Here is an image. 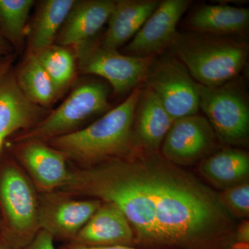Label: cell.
<instances>
[{
  "mask_svg": "<svg viewBox=\"0 0 249 249\" xmlns=\"http://www.w3.org/2000/svg\"><path fill=\"white\" fill-rule=\"evenodd\" d=\"M139 162L155 202L159 243H194L224 225L222 204L201 183L154 156Z\"/></svg>",
  "mask_w": 249,
  "mask_h": 249,
  "instance_id": "obj_1",
  "label": "cell"
},
{
  "mask_svg": "<svg viewBox=\"0 0 249 249\" xmlns=\"http://www.w3.org/2000/svg\"><path fill=\"white\" fill-rule=\"evenodd\" d=\"M71 194L99 198L122 211L139 238L159 243L155 205L139 162L111 160L70 173L62 186Z\"/></svg>",
  "mask_w": 249,
  "mask_h": 249,
  "instance_id": "obj_2",
  "label": "cell"
},
{
  "mask_svg": "<svg viewBox=\"0 0 249 249\" xmlns=\"http://www.w3.org/2000/svg\"><path fill=\"white\" fill-rule=\"evenodd\" d=\"M142 88L88 127L51 139L58 151L72 160L86 163L106 161L134 150L132 128L134 110Z\"/></svg>",
  "mask_w": 249,
  "mask_h": 249,
  "instance_id": "obj_3",
  "label": "cell"
},
{
  "mask_svg": "<svg viewBox=\"0 0 249 249\" xmlns=\"http://www.w3.org/2000/svg\"><path fill=\"white\" fill-rule=\"evenodd\" d=\"M172 55L186 67L196 83L217 86L235 79L249 58V43L239 36L178 33Z\"/></svg>",
  "mask_w": 249,
  "mask_h": 249,
  "instance_id": "obj_4",
  "label": "cell"
},
{
  "mask_svg": "<svg viewBox=\"0 0 249 249\" xmlns=\"http://www.w3.org/2000/svg\"><path fill=\"white\" fill-rule=\"evenodd\" d=\"M199 109L204 111L216 137L224 143L240 145L249 132L247 91L237 78L214 87L198 83Z\"/></svg>",
  "mask_w": 249,
  "mask_h": 249,
  "instance_id": "obj_5",
  "label": "cell"
},
{
  "mask_svg": "<svg viewBox=\"0 0 249 249\" xmlns=\"http://www.w3.org/2000/svg\"><path fill=\"white\" fill-rule=\"evenodd\" d=\"M143 84L155 93L173 121L199 110L198 83L170 53L155 57Z\"/></svg>",
  "mask_w": 249,
  "mask_h": 249,
  "instance_id": "obj_6",
  "label": "cell"
},
{
  "mask_svg": "<svg viewBox=\"0 0 249 249\" xmlns=\"http://www.w3.org/2000/svg\"><path fill=\"white\" fill-rule=\"evenodd\" d=\"M76 49L82 72L103 77L119 95L132 91L145 82L155 58L132 56L91 43Z\"/></svg>",
  "mask_w": 249,
  "mask_h": 249,
  "instance_id": "obj_7",
  "label": "cell"
},
{
  "mask_svg": "<svg viewBox=\"0 0 249 249\" xmlns=\"http://www.w3.org/2000/svg\"><path fill=\"white\" fill-rule=\"evenodd\" d=\"M108 93L107 87L98 82L80 85L24 139L40 142L70 133L87 119L107 110Z\"/></svg>",
  "mask_w": 249,
  "mask_h": 249,
  "instance_id": "obj_8",
  "label": "cell"
},
{
  "mask_svg": "<svg viewBox=\"0 0 249 249\" xmlns=\"http://www.w3.org/2000/svg\"><path fill=\"white\" fill-rule=\"evenodd\" d=\"M191 0L160 1L157 9L124 49L126 55L156 57L169 49L178 34V23Z\"/></svg>",
  "mask_w": 249,
  "mask_h": 249,
  "instance_id": "obj_9",
  "label": "cell"
},
{
  "mask_svg": "<svg viewBox=\"0 0 249 249\" xmlns=\"http://www.w3.org/2000/svg\"><path fill=\"white\" fill-rule=\"evenodd\" d=\"M216 138L205 116H184L173 121L162 142V154L173 163H191L206 155L213 147Z\"/></svg>",
  "mask_w": 249,
  "mask_h": 249,
  "instance_id": "obj_10",
  "label": "cell"
},
{
  "mask_svg": "<svg viewBox=\"0 0 249 249\" xmlns=\"http://www.w3.org/2000/svg\"><path fill=\"white\" fill-rule=\"evenodd\" d=\"M0 196L11 227L24 247L39 227V210L34 190L17 168L9 167L0 179Z\"/></svg>",
  "mask_w": 249,
  "mask_h": 249,
  "instance_id": "obj_11",
  "label": "cell"
},
{
  "mask_svg": "<svg viewBox=\"0 0 249 249\" xmlns=\"http://www.w3.org/2000/svg\"><path fill=\"white\" fill-rule=\"evenodd\" d=\"M173 121L155 93L146 87H142L132 123L134 148L151 154L157 151Z\"/></svg>",
  "mask_w": 249,
  "mask_h": 249,
  "instance_id": "obj_12",
  "label": "cell"
},
{
  "mask_svg": "<svg viewBox=\"0 0 249 249\" xmlns=\"http://www.w3.org/2000/svg\"><path fill=\"white\" fill-rule=\"evenodd\" d=\"M113 0H88L75 2L60 29L58 43L79 47L90 40L107 22L114 9Z\"/></svg>",
  "mask_w": 249,
  "mask_h": 249,
  "instance_id": "obj_13",
  "label": "cell"
},
{
  "mask_svg": "<svg viewBox=\"0 0 249 249\" xmlns=\"http://www.w3.org/2000/svg\"><path fill=\"white\" fill-rule=\"evenodd\" d=\"M133 238L130 223L122 211L107 203L101 205L80 229L75 244L87 247L127 246Z\"/></svg>",
  "mask_w": 249,
  "mask_h": 249,
  "instance_id": "obj_14",
  "label": "cell"
},
{
  "mask_svg": "<svg viewBox=\"0 0 249 249\" xmlns=\"http://www.w3.org/2000/svg\"><path fill=\"white\" fill-rule=\"evenodd\" d=\"M249 24V9L226 4L197 5L186 18L192 32L209 35L240 37Z\"/></svg>",
  "mask_w": 249,
  "mask_h": 249,
  "instance_id": "obj_15",
  "label": "cell"
},
{
  "mask_svg": "<svg viewBox=\"0 0 249 249\" xmlns=\"http://www.w3.org/2000/svg\"><path fill=\"white\" fill-rule=\"evenodd\" d=\"M158 0H119L108 19L102 47L118 50L140 30L157 9Z\"/></svg>",
  "mask_w": 249,
  "mask_h": 249,
  "instance_id": "obj_16",
  "label": "cell"
},
{
  "mask_svg": "<svg viewBox=\"0 0 249 249\" xmlns=\"http://www.w3.org/2000/svg\"><path fill=\"white\" fill-rule=\"evenodd\" d=\"M41 109L19 88L17 80L4 73L0 78V136L26 128L40 117Z\"/></svg>",
  "mask_w": 249,
  "mask_h": 249,
  "instance_id": "obj_17",
  "label": "cell"
},
{
  "mask_svg": "<svg viewBox=\"0 0 249 249\" xmlns=\"http://www.w3.org/2000/svg\"><path fill=\"white\" fill-rule=\"evenodd\" d=\"M101 201L65 200L39 211V227L53 236L75 237L101 206Z\"/></svg>",
  "mask_w": 249,
  "mask_h": 249,
  "instance_id": "obj_18",
  "label": "cell"
},
{
  "mask_svg": "<svg viewBox=\"0 0 249 249\" xmlns=\"http://www.w3.org/2000/svg\"><path fill=\"white\" fill-rule=\"evenodd\" d=\"M21 157L39 186L45 189L62 186L67 182L70 172L65 156L38 141H30L23 147Z\"/></svg>",
  "mask_w": 249,
  "mask_h": 249,
  "instance_id": "obj_19",
  "label": "cell"
},
{
  "mask_svg": "<svg viewBox=\"0 0 249 249\" xmlns=\"http://www.w3.org/2000/svg\"><path fill=\"white\" fill-rule=\"evenodd\" d=\"M75 2L74 0H47L41 4L31 31V53H39L53 45Z\"/></svg>",
  "mask_w": 249,
  "mask_h": 249,
  "instance_id": "obj_20",
  "label": "cell"
},
{
  "mask_svg": "<svg viewBox=\"0 0 249 249\" xmlns=\"http://www.w3.org/2000/svg\"><path fill=\"white\" fill-rule=\"evenodd\" d=\"M200 171L205 178L217 186H235L249 176V155L238 149H226L205 160Z\"/></svg>",
  "mask_w": 249,
  "mask_h": 249,
  "instance_id": "obj_21",
  "label": "cell"
},
{
  "mask_svg": "<svg viewBox=\"0 0 249 249\" xmlns=\"http://www.w3.org/2000/svg\"><path fill=\"white\" fill-rule=\"evenodd\" d=\"M16 80L26 96L37 106L50 104L59 92L37 55L31 52L21 67Z\"/></svg>",
  "mask_w": 249,
  "mask_h": 249,
  "instance_id": "obj_22",
  "label": "cell"
},
{
  "mask_svg": "<svg viewBox=\"0 0 249 249\" xmlns=\"http://www.w3.org/2000/svg\"><path fill=\"white\" fill-rule=\"evenodd\" d=\"M34 1L0 0V29L4 38L16 47H22L26 24Z\"/></svg>",
  "mask_w": 249,
  "mask_h": 249,
  "instance_id": "obj_23",
  "label": "cell"
},
{
  "mask_svg": "<svg viewBox=\"0 0 249 249\" xmlns=\"http://www.w3.org/2000/svg\"><path fill=\"white\" fill-rule=\"evenodd\" d=\"M36 55L58 91L70 83L74 76L75 61L66 47L52 45Z\"/></svg>",
  "mask_w": 249,
  "mask_h": 249,
  "instance_id": "obj_24",
  "label": "cell"
},
{
  "mask_svg": "<svg viewBox=\"0 0 249 249\" xmlns=\"http://www.w3.org/2000/svg\"><path fill=\"white\" fill-rule=\"evenodd\" d=\"M219 201L234 213L241 217L249 214V185L240 183L229 187L220 195Z\"/></svg>",
  "mask_w": 249,
  "mask_h": 249,
  "instance_id": "obj_25",
  "label": "cell"
},
{
  "mask_svg": "<svg viewBox=\"0 0 249 249\" xmlns=\"http://www.w3.org/2000/svg\"><path fill=\"white\" fill-rule=\"evenodd\" d=\"M22 249H55L53 236L47 231L41 229L28 245Z\"/></svg>",
  "mask_w": 249,
  "mask_h": 249,
  "instance_id": "obj_26",
  "label": "cell"
},
{
  "mask_svg": "<svg viewBox=\"0 0 249 249\" xmlns=\"http://www.w3.org/2000/svg\"><path fill=\"white\" fill-rule=\"evenodd\" d=\"M237 239L239 242L249 243V224L248 221L242 223L237 229Z\"/></svg>",
  "mask_w": 249,
  "mask_h": 249,
  "instance_id": "obj_27",
  "label": "cell"
},
{
  "mask_svg": "<svg viewBox=\"0 0 249 249\" xmlns=\"http://www.w3.org/2000/svg\"><path fill=\"white\" fill-rule=\"evenodd\" d=\"M65 249H135L124 245L109 246V247H87V246L73 245L68 246Z\"/></svg>",
  "mask_w": 249,
  "mask_h": 249,
  "instance_id": "obj_28",
  "label": "cell"
},
{
  "mask_svg": "<svg viewBox=\"0 0 249 249\" xmlns=\"http://www.w3.org/2000/svg\"><path fill=\"white\" fill-rule=\"evenodd\" d=\"M9 50V45L7 41L3 37V36L0 34V55L6 53Z\"/></svg>",
  "mask_w": 249,
  "mask_h": 249,
  "instance_id": "obj_29",
  "label": "cell"
},
{
  "mask_svg": "<svg viewBox=\"0 0 249 249\" xmlns=\"http://www.w3.org/2000/svg\"><path fill=\"white\" fill-rule=\"evenodd\" d=\"M6 69H7V65H3L0 66V78L6 73Z\"/></svg>",
  "mask_w": 249,
  "mask_h": 249,
  "instance_id": "obj_30",
  "label": "cell"
},
{
  "mask_svg": "<svg viewBox=\"0 0 249 249\" xmlns=\"http://www.w3.org/2000/svg\"><path fill=\"white\" fill-rule=\"evenodd\" d=\"M4 137L0 136V149H1V145H2L3 142H4Z\"/></svg>",
  "mask_w": 249,
  "mask_h": 249,
  "instance_id": "obj_31",
  "label": "cell"
}]
</instances>
